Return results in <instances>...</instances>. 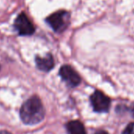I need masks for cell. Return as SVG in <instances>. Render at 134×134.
<instances>
[{
	"mask_svg": "<svg viewBox=\"0 0 134 134\" xmlns=\"http://www.w3.org/2000/svg\"><path fill=\"white\" fill-rule=\"evenodd\" d=\"M45 110L41 100L37 96L29 99L20 110L21 121L26 125H36L44 118Z\"/></svg>",
	"mask_w": 134,
	"mask_h": 134,
	"instance_id": "6da1fadb",
	"label": "cell"
},
{
	"mask_svg": "<svg viewBox=\"0 0 134 134\" xmlns=\"http://www.w3.org/2000/svg\"><path fill=\"white\" fill-rule=\"evenodd\" d=\"M70 18V15L69 12L65 10H59L53 13L47 18L46 21L54 32H61L68 26Z\"/></svg>",
	"mask_w": 134,
	"mask_h": 134,
	"instance_id": "7a4b0ae2",
	"label": "cell"
},
{
	"mask_svg": "<svg viewBox=\"0 0 134 134\" xmlns=\"http://www.w3.org/2000/svg\"><path fill=\"white\" fill-rule=\"evenodd\" d=\"M14 28L21 36H30L35 32V28L25 13L18 14L14 21Z\"/></svg>",
	"mask_w": 134,
	"mask_h": 134,
	"instance_id": "3957f363",
	"label": "cell"
},
{
	"mask_svg": "<svg viewBox=\"0 0 134 134\" xmlns=\"http://www.w3.org/2000/svg\"><path fill=\"white\" fill-rule=\"evenodd\" d=\"M91 103L94 110L99 113L108 111L110 106V99L99 91H96L92 95Z\"/></svg>",
	"mask_w": 134,
	"mask_h": 134,
	"instance_id": "277c9868",
	"label": "cell"
},
{
	"mask_svg": "<svg viewBox=\"0 0 134 134\" xmlns=\"http://www.w3.org/2000/svg\"><path fill=\"white\" fill-rule=\"evenodd\" d=\"M59 75L62 79L70 87H76L81 82L79 74L70 65H63L60 69Z\"/></svg>",
	"mask_w": 134,
	"mask_h": 134,
	"instance_id": "5b68a950",
	"label": "cell"
},
{
	"mask_svg": "<svg viewBox=\"0 0 134 134\" xmlns=\"http://www.w3.org/2000/svg\"><path fill=\"white\" fill-rule=\"evenodd\" d=\"M36 63L38 67V69H40L42 71H50L54 65V59L52 55L51 54H47L44 57H36Z\"/></svg>",
	"mask_w": 134,
	"mask_h": 134,
	"instance_id": "8992f818",
	"label": "cell"
},
{
	"mask_svg": "<svg viewBox=\"0 0 134 134\" xmlns=\"http://www.w3.org/2000/svg\"><path fill=\"white\" fill-rule=\"evenodd\" d=\"M69 134H86V130L83 124L79 121H71L66 125Z\"/></svg>",
	"mask_w": 134,
	"mask_h": 134,
	"instance_id": "52a82bcc",
	"label": "cell"
},
{
	"mask_svg": "<svg viewBox=\"0 0 134 134\" xmlns=\"http://www.w3.org/2000/svg\"><path fill=\"white\" fill-rule=\"evenodd\" d=\"M122 134H134V122L129 124L124 129Z\"/></svg>",
	"mask_w": 134,
	"mask_h": 134,
	"instance_id": "ba28073f",
	"label": "cell"
},
{
	"mask_svg": "<svg viewBox=\"0 0 134 134\" xmlns=\"http://www.w3.org/2000/svg\"><path fill=\"white\" fill-rule=\"evenodd\" d=\"M96 134H108L107 132H105V131H103V130H100V131H98V132H96Z\"/></svg>",
	"mask_w": 134,
	"mask_h": 134,
	"instance_id": "9c48e42d",
	"label": "cell"
},
{
	"mask_svg": "<svg viewBox=\"0 0 134 134\" xmlns=\"http://www.w3.org/2000/svg\"><path fill=\"white\" fill-rule=\"evenodd\" d=\"M0 134H12V133H10V132H8V131L3 130V131H0Z\"/></svg>",
	"mask_w": 134,
	"mask_h": 134,
	"instance_id": "30bf717a",
	"label": "cell"
},
{
	"mask_svg": "<svg viewBox=\"0 0 134 134\" xmlns=\"http://www.w3.org/2000/svg\"><path fill=\"white\" fill-rule=\"evenodd\" d=\"M132 116L134 117V107H132Z\"/></svg>",
	"mask_w": 134,
	"mask_h": 134,
	"instance_id": "8fae6325",
	"label": "cell"
}]
</instances>
